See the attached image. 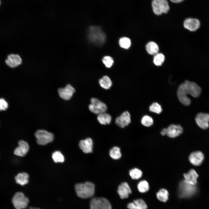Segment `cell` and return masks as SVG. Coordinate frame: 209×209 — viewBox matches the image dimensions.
I'll return each mask as SVG.
<instances>
[{
    "mask_svg": "<svg viewBox=\"0 0 209 209\" xmlns=\"http://www.w3.org/2000/svg\"><path fill=\"white\" fill-rule=\"evenodd\" d=\"M201 91L200 87L196 83L186 80L179 86L177 92V96L180 102L183 105L188 106L191 100L188 97L190 95L194 98L198 97Z\"/></svg>",
    "mask_w": 209,
    "mask_h": 209,
    "instance_id": "cell-1",
    "label": "cell"
},
{
    "mask_svg": "<svg viewBox=\"0 0 209 209\" xmlns=\"http://www.w3.org/2000/svg\"><path fill=\"white\" fill-rule=\"evenodd\" d=\"M75 188L77 195L81 198H91L93 196L95 193V185L90 182L77 183Z\"/></svg>",
    "mask_w": 209,
    "mask_h": 209,
    "instance_id": "cell-2",
    "label": "cell"
},
{
    "mask_svg": "<svg viewBox=\"0 0 209 209\" xmlns=\"http://www.w3.org/2000/svg\"><path fill=\"white\" fill-rule=\"evenodd\" d=\"M89 40L98 46H101L105 42L106 36L101 28L98 26H91L88 30Z\"/></svg>",
    "mask_w": 209,
    "mask_h": 209,
    "instance_id": "cell-3",
    "label": "cell"
},
{
    "mask_svg": "<svg viewBox=\"0 0 209 209\" xmlns=\"http://www.w3.org/2000/svg\"><path fill=\"white\" fill-rule=\"evenodd\" d=\"M197 190L196 185L189 184L183 180L180 183L179 185L178 195L181 198H189L194 195Z\"/></svg>",
    "mask_w": 209,
    "mask_h": 209,
    "instance_id": "cell-4",
    "label": "cell"
},
{
    "mask_svg": "<svg viewBox=\"0 0 209 209\" xmlns=\"http://www.w3.org/2000/svg\"><path fill=\"white\" fill-rule=\"evenodd\" d=\"M152 5L154 12L158 15L167 13L170 9L167 0H152Z\"/></svg>",
    "mask_w": 209,
    "mask_h": 209,
    "instance_id": "cell-5",
    "label": "cell"
},
{
    "mask_svg": "<svg viewBox=\"0 0 209 209\" xmlns=\"http://www.w3.org/2000/svg\"><path fill=\"white\" fill-rule=\"evenodd\" d=\"M29 202L28 198L21 192L16 193L12 199V203L16 209L26 208Z\"/></svg>",
    "mask_w": 209,
    "mask_h": 209,
    "instance_id": "cell-6",
    "label": "cell"
},
{
    "mask_svg": "<svg viewBox=\"0 0 209 209\" xmlns=\"http://www.w3.org/2000/svg\"><path fill=\"white\" fill-rule=\"evenodd\" d=\"M35 135L37 143L41 145H46L52 141L54 139V135L53 134L44 130H37L35 132Z\"/></svg>",
    "mask_w": 209,
    "mask_h": 209,
    "instance_id": "cell-7",
    "label": "cell"
},
{
    "mask_svg": "<svg viewBox=\"0 0 209 209\" xmlns=\"http://www.w3.org/2000/svg\"><path fill=\"white\" fill-rule=\"evenodd\" d=\"M90 209H111L109 201L104 197H94L90 202Z\"/></svg>",
    "mask_w": 209,
    "mask_h": 209,
    "instance_id": "cell-8",
    "label": "cell"
},
{
    "mask_svg": "<svg viewBox=\"0 0 209 209\" xmlns=\"http://www.w3.org/2000/svg\"><path fill=\"white\" fill-rule=\"evenodd\" d=\"M91 102L89 105V108L93 113L98 115L106 111L107 109L106 105L99 99L93 98L91 99Z\"/></svg>",
    "mask_w": 209,
    "mask_h": 209,
    "instance_id": "cell-9",
    "label": "cell"
},
{
    "mask_svg": "<svg viewBox=\"0 0 209 209\" xmlns=\"http://www.w3.org/2000/svg\"><path fill=\"white\" fill-rule=\"evenodd\" d=\"M195 121L197 125L202 129H206L209 126V113H199L195 118Z\"/></svg>",
    "mask_w": 209,
    "mask_h": 209,
    "instance_id": "cell-10",
    "label": "cell"
},
{
    "mask_svg": "<svg viewBox=\"0 0 209 209\" xmlns=\"http://www.w3.org/2000/svg\"><path fill=\"white\" fill-rule=\"evenodd\" d=\"M58 91L61 98L64 100H68L72 98L75 90L70 84H68L64 87L59 88Z\"/></svg>",
    "mask_w": 209,
    "mask_h": 209,
    "instance_id": "cell-11",
    "label": "cell"
},
{
    "mask_svg": "<svg viewBox=\"0 0 209 209\" xmlns=\"http://www.w3.org/2000/svg\"><path fill=\"white\" fill-rule=\"evenodd\" d=\"M166 129V135L169 137L174 138L181 134L183 132L182 127L179 125L171 124Z\"/></svg>",
    "mask_w": 209,
    "mask_h": 209,
    "instance_id": "cell-12",
    "label": "cell"
},
{
    "mask_svg": "<svg viewBox=\"0 0 209 209\" xmlns=\"http://www.w3.org/2000/svg\"><path fill=\"white\" fill-rule=\"evenodd\" d=\"M204 159V155L200 151L194 152L191 153L189 156L190 162L193 165L198 166L202 163Z\"/></svg>",
    "mask_w": 209,
    "mask_h": 209,
    "instance_id": "cell-13",
    "label": "cell"
},
{
    "mask_svg": "<svg viewBox=\"0 0 209 209\" xmlns=\"http://www.w3.org/2000/svg\"><path fill=\"white\" fill-rule=\"evenodd\" d=\"M130 115L129 112L125 111L116 119V124L121 128H124L131 122Z\"/></svg>",
    "mask_w": 209,
    "mask_h": 209,
    "instance_id": "cell-14",
    "label": "cell"
},
{
    "mask_svg": "<svg viewBox=\"0 0 209 209\" xmlns=\"http://www.w3.org/2000/svg\"><path fill=\"white\" fill-rule=\"evenodd\" d=\"M22 61L21 58L19 55L11 54L8 55L5 62L9 67L14 68L20 65Z\"/></svg>",
    "mask_w": 209,
    "mask_h": 209,
    "instance_id": "cell-15",
    "label": "cell"
},
{
    "mask_svg": "<svg viewBox=\"0 0 209 209\" xmlns=\"http://www.w3.org/2000/svg\"><path fill=\"white\" fill-rule=\"evenodd\" d=\"M183 26L185 28L191 31L197 30L199 27L200 22L197 19L189 18L184 21Z\"/></svg>",
    "mask_w": 209,
    "mask_h": 209,
    "instance_id": "cell-16",
    "label": "cell"
},
{
    "mask_svg": "<svg viewBox=\"0 0 209 209\" xmlns=\"http://www.w3.org/2000/svg\"><path fill=\"white\" fill-rule=\"evenodd\" d=\"M183 176L184 179L183 180L185 182L191 185H196L199 176L195 170H190L188 172L184 174Z\"/></svg>",
    "mask_w": 209,
    "mask_h": 209,
    "instance_id": "cell-17",
    "label": "cell"
},
{
    "mask_svg": "<svg viewBox=\"0 0 209 209\" xmlns=\"http://www.w3.org/2000/svg\"><path fill=\"white\" fill-rule=\"evenodd\" d=\"M18 146L15 150L14 154L20 156H24L27 153L29 149V146L28 143L23 140L18 142Z\"/></svg>",
    "mask_w": 209,
    "mask_h": 209,
    "instance_id": "cell-18",
    "label": "cell"
},
{
    "mask_svg": "<svg viewBox=\"0 0 209 209\" xmlns=\"http://www.w3.org/2000/svg\"><path fill=\"white\" fill-rule=\"evenodd\" d=\"M93 144L92 139L88 138L81 140L79 143V146L84 153L87 154L92 152Z\"/></svg>",
    "mask_w": 209,
    "mask_h": 209,
    "instance_id": "cell-19",
    "label": "cell"
},
{
    "mask_svg": "<svg viewBox=\"0 0 209 209\" xmlns=\"http://www.w3.org/2000/svg\"><path fill=\"white\" fill-rule=\"evenodd\" d=\"M117 192L120 198L123 199L128 198L131 191L128 184L124 182L118 186Z\"/></svg>",
    "mask_w": 209,
    "mask_h": 209,
    "instance_id": "cell-20",
    "label": "cell"
},
{
    "mask_svg": "<svg viewBox=\"0 0 209 209\" xmlns=\"http://www.w3.org/2000/svg\"><path fill=\"white\" fill-rule=\"evenodd\" d=\"M127 207L129 209H147V207L144 201L140 199L134 200L133 202L129 203Z\"/></svg>",
    "mask_w": 209,
    "mask_h": 209,
    "instance_id": "cell-21",
    "label": "cell"
},
{
    "mask_svg": "<svg viewBox=\"0 0 209 209\" xmlns=\"http://www.w3.org/2000/svg\"><path fill=\"white\" fill-rule=\"evenodd\" d=\"M145 48L148 54L154 55L158 53L159 49L157 44L153 41L148 42L146 45Z\"/></svg>",
    "mask_w": 209,
    "mask_h": 209,
    "instance_id": "cell-22",
    "label": "cell"
},
{
    "mask_svg": "<svg viewBox=\"0 0 209 209\" xmlns=\"http://www.w3.org/2000/svg\"><path fill=\"white\" fill-rule=\"evenodd\" d=\"M97 119L100 124L106 125L109 124L111 123V117L109 114L105 112L98 114Z\"/></svg>",
    "mask_w": 209,
    "mask_h": 209,
    "instance_id": "cell-23",
    "label": "cell"
},
{
    "mask_svg": "<svg viewBox=\"0 0 209 209\" xmlns=\"http://www.w3.org/2000/svg\"><path fill=\"white\" fill-rule=\"evenodd\" d=\"M29 175L25 172L19 173L15 177L16 182L21 185L27 184L28 182Z\"/></svg>",
    "mask_w": 209,
    "mask_h": 209,
    "instance_id": "cell-24",
    "label": "cell"
},
{
    "mask_svg": "<svg viewBox=\"0 0 209 209\" xmlns=\"http://www.w3.org/2000/svg\"><path fill=\"white\" fill-rule=\"evenodd\" d=\"M99 83L102 88L106 89H109L112 84L110 79L107 76H104L100 79Z\"/></svg>",
    "mask_w": 209,
    "mask_h": 209,
    "instance_id": "cell-25",
    "label": "cell"
},
{
    "mask_svg": "<svg viewBox=\"0 0 209 209\" xmlns=\"http://www.w3.org/2000/svg\"><path fill=\"white\" fill-rule=\"evenodd\" d=\"M169 193L165 189L162 188L160 189L156 193V197L160 201L166 202L168 199Z\"/></svg>",
    "mask_w": 209,
    "mask_h": 209,
    "instance_id": "cell-26",
    "label": "cell"
},
{
    "mask_svg": "<svg viewBox=\"0 0 209 209\" xmlns=\"http://www.w3.org/2000/svg\"><path fill=\"white\" fill-rule=\"evenodd\" d=\"M165 60L164 55L162 53H158L154 55L153 62L155 65L159 66L162 64Z\"/></svg>",
    "mask_w": 209,
    "mask_h": 209,
    "instance_id": "cell-27",
    "label": "cell"
},
{
    "mask_svg": "<svg viewBox=\"0 0 209 209\" xmlns=\"http://www.w3.org/2000/svg\"><path fill=\"white\" fill-rule=\"evenodd\" d=\"M109 153L111 157L114 159H118L121 156L120 149L117 147H114L112 148L110 150Z\"/></svg>",
    "mask_w": 209,
    "mask_h": 209,
    "instance_id": "cell-28",
    "label": "cell"
},
{
    "mask_svg": "<svg viewBox=\"0 0 209 209\" xmlns=\"http://www.w3.org/2000/svg\"><path fill=\"white\" fill-rule=\"evenodd\" d=\"M137 188L138 191L140 192L145 193L148 191L149 186L147 181L142 180L138 183Z\"/></svg>",
    "mask_w": 209,
    "mask_h": 209,
    "instance_id": "cell-29",
    "label": "cell"
},
{
    "mask_svg": "<svg viewBox=\"0 0 209 209\" xmlns=\"http://www.w3.org/2000/svg\"><path fill=\"white\" fill-rule=\"evenodd\" d=\"M120 46L124 49L129 48L131 45V41L128 37H123L120 38L119 41Z\"/></svg>",
    "mask_w": 209,
    "mask_h": 209,
    "instance_id": "cell-30",
    "label": "cell"
},
{
    "mask_svg": "<svg viewBox=\"0 0 209 209\" xmlns=\"http://www.w3.org/2000/svg\"><path fill=\"white\" fill-rule=\"evenodd\" d=\"M129 174L132 179H138L142 177L143 173L140 169L137 168H134L129 171Z\"/></svg>",
    "mask_w": 209,
    "mask_h": 209,
    "instance_id": "cell-31",
    "label": "cell"
},
{
    "mask_svg": "<svg viewBox=\"0 0 209 209\" xmlns=\"http://www.w3.org/2000/svg\"><path fill=\"white\" fill-rule=\"evenodd\" d=\"M52 158L55 163H62L64 161V157L59 151H56L52 155Z\"/></svg>",
    "mask_w": 209,
    "mask_h": 209,
    "instance_id": "cell-32",
    "label": "cell"
},
{
    "mask_svg": "<svg viewBox=\"0 0 209 209\" xmlns=\"http://www.w3.org/2000/svg\"><path fill=\"white\" fill-rule=\"evenodd\" d=\"M154 121L152 118L148 115L144 116L141 120V124L145 127H149L153 124Z\"/></svg>",
    "mask_w": 209,
    "mask_h": 209,
    "instance_id": "cell-33",
    "label": "cell"
},
{
    "mask_svg": "<svg viewBox=\"0 0 209 209\" xmlns=\"http://www.w3.org/2000/svg\"><path fill=\"white\" fill-rule=\"evenodd\" d=\"M150 111L157 114H160L162 111V109L161 105L157 102L153 103L149 107Z\"/></svg>",
    "mask_w": 209,
    "mask_h": 209,
    "instance_id": "cell-34",
    "label": "cell"
},
{
    "mask_svg": "<svg viewBox=\"0 0 209 209\" xmlns=\"http://www.w3.org/2000/svg\"><path fill=\"white\" fill-rule=\"evenodd\" d=\"M102 62L106 67L108 68L111 67L114 62L113 58L108 56H104L102 59Z\"/></svg>",
    "mask_w": 209,
    "mask_h": 209,
    "instance_id": "cell-35",
    "label": "cell"
},
{
    "mask_svg": "<svg viewBox=\"0 0 209 209\" xmlns=\"http://www.w3.org/2000/svg\"><path fill=\"white\" fill-rule=\"evenodd\" d=\"M8 107L7 102L3 98H0V111L6 110Z\"/></svg>",
    "mask_w": 209,
    "mask_h": 209,
    "instance_id": "cell-36",
    "label": "cell"
},
{
    "mask_svg": "<svg viewBox=\"0 0 209 209\" xmlns=\"http://www.w3.org/2000/svg\"><path fill=\"white\" fill-rule=\"evenodd\" d=\"M171 2L175 3H178L182 2L184 0H170Z\"/></svg>",
    "mask_w": 209,
    "mask_h": 209,
    "instance_id": "cell-37",
    "label": "cell"
},
{
    "mask_svg": "<svg viewBox=\"0 0 209 209\" xmlns=\"http://www.w3.org/2000/svg\"><path fill=\"white\" fill-rule=\"evenodd\" d=\"M161 134L163 136L166 135V129L165 128L163 129L161 132Z\"/></svg>",
    "mask_w": 209,
    "mask_h": 209,
    "instance_id": "cell-38",
    "label": "cell"
},
{
    "mask_svg": "<svg viewBox=\"0 0 209 209\" xmlns=\"http://www.w3.org/2000/svg\"><path fill=\"white\" fill-rule=\"evenodd\" d=\"M28 209H40V208H35V207H30Z\"/></svg>",
    "mask_w": 209,
    "mask_h": 209,
    "instance_id": "cell-39",
    "label": "cell"
},
{
    "mask_svg": "<svg viewBox=\"0 0 209 209\" xmlns=\"http://www.w3.org/2000/svg\"></svg>",
    "mask_w": 209,
    "mask_h": 209,
    "instance_id": "cell-40",
    "label": "cell"
}]
</instances>
